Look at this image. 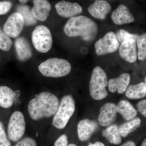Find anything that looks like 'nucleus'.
Returning a JSON list of instances; mask_svg holds the SVG:
<instances>
[{
    "mask_svg": "<svg viewBox=\"0 0 146 146\" xmlns=\"http://www.w3.org/2000/svg\"><path fill=\"white\" fill-rule=\"evenodd\" d=\"M59 103L58 98L54 94L48 91H42L29 102L28 112L34 121L50 118L56 113Z\"/></svg>",
    "mask_w": 146,
    "mask_h": 146,
    "instance_id": "nucleus-1",
    "label": "nucleus"
},
{
    "mask_svg": "<svg viewBox=\"0 0 146 146\" xmlns=\"http://www.w3.org/2000/svg\"><path fill=\"white\" fill-rule=\"evenodd\" d=\"M64 31L70 37L80 36L84 41L90 42L96 38L98 28L97 24L91 18L79 16L70 18L65 24Z\"/></svg>",
    "mask_w": 146,
    "mask_h": 146,
    "instance_id": "nucleus-2",
    "label": "nucleus"
},
{
    "mask_svg": "<svg viewBox=\"0 0 146 146\" xmlns=\"http://www.w3.org/2000/svg\"><path fill=\"white\" fill-rule=\"evenodd\" d=\"M38 70L45 77L57 78L70 74L72 66L70 62L65 59L52 58L41 63L38 66Z\"/></svg>",
    "mask_w": 146,
    "mask_h": 146,
    "instance_id": "nucleus-3",
    "label": "nucleus"
},
{
    "mask_svg": "<svg viewBox=\"0 0 146 146\" xmlns=\"http://www.w3.org/2000/svg\"><path fill=\"white\" fill-rule=\"evenodd\" d=\"M75 102L70 95H65L61 99L56 113L54 116L52 125L61 129L67 125L75 111Z\"/></svg>",
    "mask_w": 146,
    "mask_h": 146,
    "instance_id": "nucleus-4",
    "label": "nucleus"
},
{
    "mask_svg": "<svg viewBox=\"0 0 146 146\" xmlns=\"http://www.w3.org/2000/svg\"><path fill=\"white\" fill-rule=\"evenodd\" d=\"M108 85L107 74L100 66L95 67L92 72L89 92L91 97L96 100H101L108 96L106 87Z\"/></svg>",
    "mask_w": 146,
    "mask_h": 146,
    "instance_id": "nucleus-5",
    "label": "nucleus"
},
{
    "mask_svg": "<svg viewBox=\"0 0 146 146\" xmlns=\"http://www.w3.org/2000/svg\"><path fill=\"white\" fill-rule=\"evenodd\" d=\"M26 129V123L23 114L20 111H14L9 118L7 132L10 141L16 143L21 140Z\"/></svg>",
    "mask_w": 146,
    "mask_h": 146,
    "instance_id": "nucleus-6",
    "label": "nucleus"
},
{
    "mask_svg": "<svg viewBox=\"0 0 146 146\" xmlns=\"http://www.w3.org/2000/svg\"><path fill=\"white\" fill-rule=\"evenodd\" d=\"M32 41L35 49L46 53L52 47V38L49 29L44 25L36 26L32 34Z\"/></svg>",
    "mask_w": 146,
    "mask_h": 146,
    "instance_id": "nucleus-7",
    "label": "nucleus"
},
{
    "mask_svg": "<svg viewBox=\"0 0 146 146\" xmlns=\"http://www.w3.org/2000/svg\"><path fill=\"white\" fill-rule=\"evenodd\" d=\"M116 34L113 32L107 33L103 38L96 42L95 48L98 55H103L115 52L119 47Z\"/></svg>",
    "mask_w": 146,
    "mask_h": 146,
    "instance_id": "nucleus-8",
    "label": "nucleus"
},
{
    "mask_svg": "<svg viewBox=\"0 0 146 146\" xmlns=\"http://www.w3.org/2000/svg\"><path fill=\"white\" fill-rule=\"evenodd\" d=\"M24 25L23 16L16 12L10 15L7 20L3 27L4 32L9 37L16 38L21 34Z\"/></svg>",
    "mask_w": 146,
    "mask_h": 146,
    "instance_id": "nucleus-9",
    "label": "nucleus"
},
{
    "mask_svg": "<svg viewBox=\"0 0 146 146\" xmlns=\"http://www.w3.org/2000/svg\"><path fill=\"white\" fill-rule=\"evenodd\" d=\"M136 40L133 38L125 40L119 47L120 56L129 63H134L137 59Z\"/></svg>",
    "mask_w": 146,
    "mask_h": 146,
    "instance_id": "nucleus-10",
    "label": "nucleus"
},
{
    "mask_svg": "<svg viewBox=\"0 0 146 146\" xmlns=\"http://www.w3.org/2000/svg\"><path fill=\"white\" fill-rule=\"evenodd\" d=\"M58 14L66 18H71L82 12V7L76 3H72L62 1L55 6Z\"/></svg>",
    "mask_w": 146,
    "mask_h": 146,
    "instance_id": "nucleus-11",
    "label": "nucleus"
},
{
    "mask_svg": "<svg viewBox=\"0 0 146 146\" xmlns=\"http://www.w3.org/2000/svg\"><path fill=\"white\" fill-rule=\"evenodd\" d=\"M117 111L116 106L112 103H107L100 109L98 121L100 124L104 127L108 126L115 121Z\"/></svg>",
    "mask_w": 146,
    "mask_h": 146,
    "instance_id": "nucleus-12",
    "label": "nucleus"
},
{
    "mask_svg": "<svg viewBox=\"0 0 146 146\" xmlns=\"http://www.w3.org/2000/svg\"><path fill=\"white\" fill-rule=\"evenodd\" d=\"M111 17L114 23L119 25L131 23L135 21L133 14L124 5H121L113 11Z\"/></svg>",
    "mask_w": 146,
    "mask_h": 146,
    "instance_id": "nucleus-13",
    "label": "nucleus"
},
{
    "mask_svg": "<svg viewBox=\"0 0 146 146\" xmlns=\"http://www.w3.org/2000/svg\"><path fill=\"white\" fill-rule=\"evenodd\" d=\"M98 127V123L95 121L88 119L81 120L78 125L79 139L82 142L88 141L97 130Z\"/></svg>",
    "mask_w": 146,
    "mask_h": 146,
    "instance_id": "nucleus-14",
    "label": "nucleus"
},
{
    "mask_svg": "<svg viewBox=\"0 0 146 146\" xmlns=\"http://www.w3.org/2000/svg\"><path fill=\"white\" fill-rule=\"evenodd\" d=\"M112 7L105 0H96L88 9L89 13L96 19L104 20L111 11Z\"/></svg>",
    "mask_w": 146,
    "mask_h": 146,
    "instance_id": "nucleus-15",
    "label": "nucleus"
},
{
    "mask_svg": "<svg viewBox=\"0 0 146 146\" xmlns=\"http://www.w3.org/2000/svg\"><path fill=\"white\" fill-rule=\"evenodd\" d=\"M130 80V76L127 73L122 74L116 78L110 79L108 81V89L111 93L117 91L119 94H123L128 87Z\"/></svg>",
    "mask_w": 146,
    "mask_h": 146,
    "instance_id": "nucleus-16",
    "label": "nucleus"
},
{
    "mask_svg": "<svg viewBox=\"0 0 146 146\" xmlns=\"http://www.w3.org/2000/svg\"><path fill=\"white\" fill-rule=\"evenodd\" d=\"M31 13L36 20L45 21L49 16L51 5L47 0H34Z\"/></svg>",
    "mask_w": 146,
    "mask_h": 146,
    "instance_id": "nucleus-17",
    "label": "nucleus"
},
{
    "mask_svg": "<svg viewBox=\"0 0 146 146\" xmlns=\"http://www.w3.org/2000/svg\"><path fill=\"white\" fill-rule=\"evenodd\" d=\"M15 46L18 59L21 61H27L32 56V51L29 43L24 37L16 39Z\"/></svg>",
    "mask_w": 146,
    "mask_h": 146,
    "instance_id": "nucleus-18",
    "label": "nucleus"
},
{
    "mask_svg": "<svg viewBox=\"0 0 146 146\" xmlns=\"http://www.w3.org/2000/svg\"><path fill=\"white\" fill-rule=\"evenodd\" d=\"M16 98L14 91L8 86H0V107L7 109L12 107Z\"/></svg>",
    "mask_w": 146,
    "mask_h": 146,
    "instance_id": "nucleus-19",
    "label": "nucleus"
},
{
    "mask_svg": "<svg viewBox=\"0 0 146 146\" xmlns=\"http://www.w3.org/2000/svg\"><path fill=\"white\" fill-rule=\"evenodd\" d=\"M116 110L126 120L132 119L137 115V110L126 100L119 102L116 106Z\"/></svg>",
    "mask_w": 146,
    "mask_h": 146,
    "instance_id": "nucleus-20",
    "label": "nucleus"
},
{
    "mask_svg": "<svg viewBox=\"0 0 146 146\" xmlns=\"http://www.w3.org/2000/svg\"><path fill=\"white\" fill-rule=\"evenodd\" d=\"M102 135L106 138L110 143L115 145L121 144L122 138L119 130V128L116 125H112L103 131Z\"/></svg>",
    "mask_w": 146,
    "mask_h": 146,
    "instance_id": "nucleus-21",
    "label": "nucleus"
},
{
    "mask_svg": "<svg viewBox=\"0 0 146 146\" xmlns=\"http://www.w3.org/2000/svg\"><path fill=\"white\" fill-rule=\"evenodd\" d=\"M126 96L130 99L136 100L146 96V82H142L131 85L126 91Z\"/></svg>",
    "mask_w": 146,
    "mask_h": 146,
    "instance_id": "nucleus-22",
    "label": "nucleus"
},
{
    "mask_svg": "<svg viewBox=\"0 0 146 146\" xmlns=\"http://www.w3.org/2000/svg\"><path fill=\"white\" fill-rule=\"evenodd\" d=\"M141 120L140 118H136L122 125L119 127L120 134L122 137H126L130 133L135 131L141 126Z\"/></svg>",
    "mask_w": 146,
    "mask_h": 146,
    "instance_id": "nucleus-23",
    "label": "nucleus"
},
{
    "mask_svg": "<svg viewBox=\"0 0 146 146\" xmlns=\"http://www.w3.org/2000/svg\"><path fill=\"white\" fill-rule=\"evenodd\" d=\"M18 12L21 14L24 18L25 24L27 26H32L35 25L36 20L31 13L29 7L25 5L19 6L17 8Z\"/></svg>",
    "mask_w": 146,
    "mask_h": 146,
    "instance_id": "nucleus-24",
    "label": "nucleus"
},
{
    "mask_svg": "<svg viewBox=\"0 0 146 146\" xmlns=\"http://www.w3.org/2000/svg\"><path fill=\"white\" fill-rule=\"evenodd\" d=\"M136 46L138 48L137 58L138 60H143L146 57V34L139 35L136 40Z\"/></svg>",
    "mask_w": 146,
    "mask_h": 146,
    "instance_id": "nucleus-25",
    "label": "nucleus"
},
{
    "mask_svg": "<svg viewBox=\"0 0 146 146\" xmlns=\"http://www.w3.org/2000/svg\"><path fill=\"white\" fill-rule=\"evenodd\" d=\"M12 45V41L9 36L0 29V49L4 51H8Z\"/></svg>",
    "mask_w": 146,
    "mask_h": 146,
    "instance_id": "nucleus-26",
    "label": "nucleus"
},
{
    "mask_svg": "<svg viewBox=\"0 0 146 146\" xmlns=\"http://www.w3.org/2000/svg\"><path fill=\"white\" fill-rule=\"evenodd\" d=\"M116 36L119 43L121 44L123 42L129 38H133L137 40L139 35L137 34H131L125 30L121 29L116 34Z\"/></svg>",
    "mask_w": 146,
    "mask_h": 146,
    "instance_id": "nucleus-27",
    "label": "nucleus"
},
{
    "mask_svg": "<svg viewBox=\"0 0 146 146\" xmlns=\"http://www.w3.org/2000/svg\"><path fill=\"white\" fill-rule=\"evenodd\" d=\"M11 145L4 125L0 121V146H11Z\"/></svg>",
    "mask_w": 146,
    "mask_h": 146,
    "instance_id": "nucleus-28",
    "label": "nucleus"
},
{
    "mask_svg": "<svg viewBox=\"0 0 146 146\" xmlns=\"http://www.w3.org/2000/svg\"><path fill=\"white\" fill-rule=\"evenodd\" d=\"M14 146H38V144L34 138L27 136L16 142Z\"/></svg>",
    "mask_w": 146,
    "mask_h": 146,
    "instance_id": "nucleus-29",
    "label": "nucleus"
},
{
    "mask_svg": "<svg viewBox=\"0 0 146 146\" xmlns=\"http://www.w3.org/2000/svg\"><path fill=\"white\" fill-rule=\"evenodd\" d=\"M12 7V3L9 1L0 2V15H3L8 12Z\"/></svg>",
    "mask_w": 146,
    "mask_h": 146,
    "instance_id": "nucleus-30",
    "label": "nucleus"
},
{
    "mask_svg": "<svg viewBox=\"0 0 146 146\" xmlns=\"http://www.w3.org/2000/svg\"><path fill=\"white\" fill-rule=\"evenodd\" d=\"M68 137L66 134L60 135L55 141L54 146H68Z\"/></svg>",
    "mask_w": 146,
    "mask_h": 146,
    "instance_id": "nucleus-31",
    "label": "nucleus"
},
{
    "mask_svg": "<svg viewBox=\"0 0 146 146\" xmlns=\"http://www.w3.org/2000/svg\"><path fill=\"white\" fill-rule=\"evenodd\" d=\"M138 111L145 117H146V100H143L139 102L137 105Z\"/></svg>",
    "mask_w": 146,
    "mask_h": 146,
    "instance_id": "nucleus-32",
    "label": "nucleus"
},
{
    "mask_svg": "<svg viewBox=\"0 0 146 146\" xmlns=\"http://www.w3.org/2000/svg\"><path fill=\"white\" fill-rule=\"evenodd\" d=\"M120 146H136V145L133 141H129Z\"/></svg>",
    "mask_w": 146,
    "mask_h": 146,
    "instance_id": "nucleus-33",
    "label": "nucleus"
},
{
    "mask_svg": "<svg viewBox=\"0 0 146 146\" xmlns=\"http://www.w3.org/2000/svg\"><path fill=\"white\" fill-rule=\"evenodd\" d=\"M87 146H106V145L103 143L98 141V142H96L94 143H90Z\"/></svg>",
    "mask_w": 146,
    "mask_h": 146,
    "instance_id": "nucleus-34",
    "label": "nucleus"
},
{
    "mask_svg": "<svg viewBox=\"0 0 146 146\" xmlns=\"http://www.w3.org/2000/svg\"><path fill=\"white\" fill-rule=\"evenodd\" d=\"M21 3L25 4L29 1V0H18Z\"/></svg>",
    "mask_w": 146,
    "mask_h": 146,
    "instance_id": "nucleus-35",
    "label": "nucleus"
},
{
    "mask_svg": "<svg viewBox=\"0 0 146 146\" xmlns=\"http://www.w3.org/2000/svg\"><path fill=\"white\" fill-rule=\"evenodd\" d=\"M141 146H146V139H144L142 143V145Z\"/></svg>",
    "mask_w": 146,
    "mask_h": 146,
    "instance_id": "nucleus-36",
    "label": "nucleus"
},
{
    "mask_svg": "<svg viewBox=\"0 0 146 146\" xmlns=\"http://www.w3.org/2000/svg\"><path fill=\"white\" fill-rule=\"evenodd\" d=\"M68 146H78L77 145H76V144H74V143H71L70 144H69V145H68Z\"/></svg>",
    "mask_w": 146,
    "mask_h": 146,
    "instance_id": "nucleus-37",
    "label": "nucleus"
}]
</instances>
